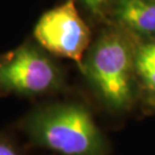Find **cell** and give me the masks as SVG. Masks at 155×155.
Returning a JSON list of instances; mask_svg holds the SVG:
<instances>
[{"mask_svg":"<svg viewBox=\"0 0 155 155\" xmlns=\"http://www.w3.org/2000/svg\"><path fill=\"white\" fill-rule=\"evenodd\" d=\"M135 76L144 91L155 95V41L140 45L134 52Z\"/></svg>","mask_w":155,"mask_h":155,"instance_id":"cell-6","label":"cell"},{"mask_svg":"<svg viewBox=\"0 0 155 155\" xmlns=\"http://www.w3.org/2000/svg\"><path fill=\"white\" fill-rule=\"evenodd\" d=\"M17 129L33 146L58 155H107L105 136L92 113L76 102H61L32 109Z\"/></svg>","mask_w":155,"mask_h":155,"instance_id":"cell-1","label":"cell"},{"mask_svg":"<svg viewBox=\"0 0 155 155\" xmlns=\"http://www.w3.org/2000/svg\"><path fill=\"white\" fill-rule=\"evenodd\" d=\"M154 1H155V0H154Z\"/></svg>","mask_w":155,"mask_h":155,"instance_id":"cell-9","label":"cell"},{"mask_svg":"<svg viewBox=\"0 0 155 155\" xmlns=\"http://www.w3.org/2000/svg\"><path fill=\"white\" fill-rule=\"evenodd\" d=\"M63 85L60 68L30 43L0 55V97H38L57 92Z\"/></svg>","mask_w":155,"mask_h":155,"instance_id":"cell-3","label":"cell"},{"mask_svg":"<svg viewBox=\"0 0 155 155\" xmlns=\"http://www.w3.org/2000/svg\"><path fill=\"white\" fill-rule=\"evenodd\" d=\"M115 17L130 31L140 35H155L154 0H118Z\"/></svg>","mask_w":155,"mask_h":155,"instance_id":"cell-5","label":"cell"},{"mask_svg":"<svg viewBox=\"0 0 155 155\" xmlns=\"http://www.w3.org/2000/svg\"><path fill=\"white\" fill-rule=\"evenodd\" d=\"M33 36L48 52L74 61L82 69L91 31L78 11L76 0H68L43 13Z\"/></svg>","mask_w":155,"mask_h":155,"instance_id":"cell-4","label":"cell"},{"mask_svg":"<svg viewBox=\"0 0 155 155\" xmlns=\"http://www.w3.org/2000/svg\"><path fill=\"white\" fill-rule=\"evenodd\" d=\"M0 155H25L17 136L10 131L0 132Z\"/></svg>","mask_w":155,"mask_h":155,"instance_id":"cell-7","label":"cell"},{"mask_svg":"<svg viewBox=\"0 0 155 155\" xmlns=\"http://www.w3.org/2000/svg\"><path fill=\"white\" fill-rule=\"evenodd\" d=\"M86 7L95 13H99L110 0H82Z\"/></svg>","mask_w":155,"mask_h":155,"instance_id":"cell-8","label":"cell"},{"mask_svg":"<svg viewBox=\"0 0 155 155\" xmlns=\"http://www.w3.org/2000/svg\"><path fill=\"white\" fill-rule=\"evenodd\" d=\"M134 52L121 35L108 33L93 45L81 69L102 101L115 111H125L133 103Z\"/></svg>","mask_w":155,"mask_h":155,"instance_id":"cell-2","label":"cell"}]
</instances>
